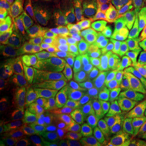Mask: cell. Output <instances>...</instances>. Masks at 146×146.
I'll return each instance as SVG.
<instances>
[{"label":"cell","mask_w":146,"mask_h":146,"mask_svg":"<svg viewBox=\"0 0 146 146\" xmlns=\"http://www.w3.org/2000/svg\"><path fill=\"white\" fill-rule=\"evenodd\" d=\"M69 109L72 111L76 120L89 119L105 114H113L109 106H101L89 102L73 106Z\"/></svg>","instance_id":"9a60e30c"},{"label":"cell","mask_w":146,"mask_h":146,"mask_svg":"<svg viewBox=\"0 0 146 146\" xmlns=\"http://www.w3.org/2000/svg\"><path fill=\"white\" fill-rule=\"evenodd\" d=\"M0 16H8L12 18L16 25V28L22 33V12L16 5L14 0H0Z\"/></svg>","instance_id":"d6986e66"},{"label":"cell","mask_w":146,"mask_h":146,"mask_svg":"<svg viewBox=\"0 0 146 146\" xmlns=\"http://www.w3.org/2000/svg\"><path fill=\"white\" fill-rule=\"evenodd\" d=\"M25 65L10 89H16L36 98L50 84V76L33 56L29 47H25Z\"/></svg>","instance_id":"3957f363"},{"label":"cell","mask_w":146,"mask_h":146,"mask_svg":"<svg viewBox=\"0 0 146 146\" xmlns=\"http://www.w3.org/2000/svg\"><path fill=\"white\" fill-rule=\"evenodd\" d=\"M137 103L146 106V89H138Z\"/></svg>","instance_id":"ab89813d"},{"label":"cell","mask_w":146,"mask_h":146,"mask_svg":"<svg viewBox=\"0 0 146 146\" xmlns=\"http://www.w3.org/2000/svg\"><path fill=\"white\" fill-rule=\"evenodd\" d=\"M68 141H69V146H125L120 145H115V144H105L97 141H87V140H80L72 136H68Z\"/></svg>","instance_id":"d6a6232c"},{"label":"cell","mask_w":146,"mask_h":146,"mask_svg":"<svg viewBox=\"0 0 146 146\" xmlns=\"http://www.w3.org/2000/svg\"><path fill=\"white\" fill-rule=\"evenodd\" d=\"M112 110L113 114L128 118L129 116L136 115L137 113L146 111V106L139 103H127L117 102L109 106Z\"/></svg>","instance_id":"ffe728a7"},{"label":"cell","mask_w":146,"mask_h":146,"mask_svg":"<svg viewBox=\"0 0 146 146\" xmlns=\"http://www.w3.org/2000/svg\"><path fill=\"white\" fill-rule=\"evenodd\" d=\"M14 2L16 3V4L18 6V7L20 8V10L22 12V11L25 8V7L29 3V0H14Z\"/></svg>","instance_id":"60d3db41"},{"label":"cell","mask_w":146,"mask_h":146,"mask_svg":"<svg viewBox=\"0 0 146 146\" xmlns=\"http://www.w3.org/2000/svg\"><path fill=\"white\" fill-rule=\"evenodd\" d=\"M88 75L86 73L76 72L68 76L60 77L57 84L67 89H80L85 84Z\"/></svg>","instance_id":"7402d4cb"},{"label":"cell","mask_w":146,"mask_h":146,"mask_svg":"<svg viewBox=\"0 0 146 146\" xmlns=\"http://www.w3.org/2000/svg\"><path fill=\"white\" fill-rule=\"evenodd\" d=\"M110 81V76H109L94 75V76H88L84 84L98 87V88H103L106 89V88L108 86Z\"/></svg>","instance_id":"4dcf8cb0"},{"label":"cell","mask_w":146,"mask_h":146,"mask_svg":"<svg viewBox=\"0 0 146 146\" xmlns=\"http://www.w3.org/2000/svg\"><path fill=\"white\" fill-rule=\"evenodd\" d=\"M59 110V115H60V127L62 131L67 132L75 125V116L72 111L70 109H62Z\"/></svg>","instance_id":"83f0119b"},{"label":"cell","mask_w":146,"mask_h":146,"mask_svg":"<svg viewBox=\"0 0 146 146\" xmlns=\"http://www.w3.org/2000/svg\"><path fill=\"white\" fill-rule=\"evenodd\" d=\"M137 89H146V76L141 72H131Z\"/></svg>","instance_id":"d590c367"},{"label":"cell","mask_w":146,"mask_h":146,"mask_svg":"<svg viewBox=\"0 0 146 146\" xmlns=\"http://www.w3.org/2000/svg\"><path fill=\"white\" fill-rule=\"evenodd\" d=\"M48 13L50 16V21L53 25L63 34V36L72 44L68 31V23L66 19L65 9L63 8V0H49L48 3Z\"/></svg>","instance_id":"5bb4252c"},{"label":"cell","mask_w":146,"mask_h":146,"mask_svg":"<svg viewBox=\"0 0 146 146\" xmlns=\"http://www.w3.org/2000/svg\"><path fill=\"white\" fill-rule=\"evenodd\" d=\"M145 53H146V47H145Z\"/></svg>","instance_id":"ee69618b"},{"label":"cell","mask_w":146,"mask_h":146,"mask_svg":"<svg viewBox=\"0 0 146 146\" xmlns=\"http://www.w3.org/2000/svg\"><path fill=\"white\" fill-rule=\"evenodd\" d=\"M134 54L137 58L141 69L146 68V53L145 51V47H136L134 50Z\"/></svg>","instance_id":"74e56055"},{"label":"cell","mask_w":146,"mask_h":146,"mask_svg":"<svg viewBox=\"0 0 146 146\" xmlns=\"http://www.w3.org/2000/svg\"><path fill=\"white\" fill-rule=\"evenodd\" d=\"M98 61L101 63H104L106 66L110 68L119 69V61L117 55H110V56H103V57L98 58Z\"/></svg>","instance_id":"8d00e7d4"},{"label":"cell","mask_w":146,"mask_h":146,"mask_svg":"<svg viewBox=\"0 0 146 146\" xmlns=\"http://www.w3.org/2000/svg\"><path fill=\"white\" fill-rule=\"evenodd\" d=\"M125 146H145L143 134L134 126L131 129L129 136L125 142Z\"/></svg>","instance_id":"f546056e"},{"label":"cell","mask_w":146,"mask_h":146,"mask_svg":"<svg viewBox=\"0 0 146 146\" xmlns=\"http://www.w3.org/2000/svg\"><path fill=\"white\" fill-rule=\"evenodd\" d=\"M120 16L136 47H146V0H121Z\"/></svg>","instance_id":"277c9868"},{"label":"cell","mask_w":146,"mask_h":146,"mask_svg":"<svg viewBox=\"0 0 146 146\" xmlns=\"http://www.w3.org/2000/svg\"><path fill=\"white\" fill-rule=\"evenodd\" d=\"M115 54L118 57L119 69L129 72H141V67L134 53L130 51H122L117 52Z\"/></svg>","instance_id":"44dd1931"},{"label":"cell","mask_w":146,"mask_h":146,"mask_svg":"<svg viewBox=\"0 0 146 146\" xmlns=\"http://www.w3.org/2000/svg\"><path fill=\"white\" fill-rule=\"evenodd\" d=\"M80 91L86 99L92 100L96 96H98V94H102V92L106 91V89H103V88H98V87H94V86H91V85L84 84Z\"/></svg>","instance_id":"e575fe53"},{"label":"cell","mask_w":146,"mask_h":146,"mask_svg":"<svg viewBox=\"0 0 146 146\" xmlns=\"http://www.w3.org/2000/svg\"><path fill=\"white\" fill-rule=\"evenodd\" d=\"M84 53L76 48H68L53 59L52 64L58 76L63 77L78 72Z\"/></svg>","instance_id":"9c48e42d"},{"label":"cell","mask_w":146,"mask_h":146,"mask_svg":"<svg viewBox=\"0 0 146 146\" xmlns=\"http://www.w3.org/2000/svg\"><path fill=\"white\" fill-rule=\"evenodd\" d=\"M43 28L49 57L50 61H52L54 58L68 50V42L61 35V33L57 29H54L50 21H48Z\"/></svg>","instance_id":"4fadbf2b"},{"label":"cell","mask_w":146,"mask_h":146,"mask_svg":"<svg viewBox=\"0 0 146 146\" xmlns=\"http://www.w3.org/2000/svg\"><path fill=\"white\" fill-rule=\"evenodd\" d=\"M1 146H12L11 145L10 138L6 127H4L1 131Z\"/></svg>","instance_id":"f35d334b"},{"label":"cell","mask_w":146,"mask_h":146,"mask_svg":"<svg viewBox=\"0 0 146 146\" xmlns=\"http://www.w3.org/2000/svg\"><path fill=\"white\" fill-rule=\"evenodd\" d=\"M137 88L131 89H116L112 94L118 102L127 103H137Z\"/></svg>","instance_id":"d4e9b609"},{"label":"cell","mask_w":146,"mask_h":146,"mask_svg":"<svg viewBox=\"0 0 146 146\" xmlns=\"http://www.w3.org/2000/svg\"><path fill=\"white\" fill-rule=\"evenodd\" d=\"M85 99L80 89H68L66 98L60 107H71L82 103Z\"/></svg>","instance_id":"484cf974"},{"label":"cell","mask_w":146,"mask_h":146,"mask_svg":"<svg viewBox=\"0 0 146 146\" xmlns=\"http://www.w3.org/2000/svg\"><path fill=\"white\" fill-rule=\"evenodd\" d=\"M132 127L128 118L105 114L89 119L76 120L72 129L65 133L80 140L120 145L127 139Z\"/></svg>","instance_id":"6da1fadb"},{"label":"cell","mask_w":146,"mask_h":146,"mask_svg":"<svg viewBox=\"0 0 146 146\" xmlns=\"http://www.w3.org/2000/svg\"><path fill=\"white\" fill-rule=\"evenodd\" d=\"M134 127H136L143 135H146V111L137 113L128 117Z\"/></svg>","instance_id":"1f68e13d"},{"label":"cell","mask_w":146,"mask_h":146,"mask_svg":"<svg viewBox=\"0 0 146 146\" xmlns=\"http://www.w3.org/2000/svg\"><path fill=\"white\" fill-rule=\"evenodd\" d=\"M25 49L23 54L16 61L1 68L0 72V84L1 88L9 89L11 86L16 81L17 77L22 72L23 68L25 65Z\"/></svg>","instance_id":"2e32d148"},{"label":"cell","mask_w":146,"mask_h":146,"mask_svg":"<svg viewBox=\"0 0 146 146\" xmlns=\"http://www.w3.org/2000/svg\"><path fill=\"white\" fill-rule=\"evenodd\" d=\"M134 88H136V84L131 72L117 69L110 76V81L106 90L112 94L116 89H131Z\"/></svg>","instance_id":"ac0fdd59"},{"label":"cell","mask_w":146,"mask_h":146,"mask_svg":"<svg viewBox=\"0 0 146 146\" xmlns=\"http://www.w3.org/2000/svg\"><path fill=\"white\" fill-rule=\"evenodd\" d=\"M64 9L72 42L84 51H93L104 34V18L98 12L80 6L66 5Z\"/></svg>","instance_id":"7a4b0ae2"},{"label":"cell","mask_w":146,"mask_h":146,"mask_svg":"<svg viewBox=\"0 0 146 146\" xmlns=\"http://www.w3.org/2000/svg\"><path fill=\"white\" fill-rule=\"evenodd\" d=\"M26 46L29 47L33 56L35 57L38 63L42 65V67L52 79H56L58 77L57 74L54 72V69L50 66V57L47 50L46 44L45 41V30L44 28L40 29L36 33L33 34L29 37L26 42Z\"/></svg>","instance_id":"30bf717a"},{"label":"cell","mask_w":146,"mask_h":146,"mask_svg":"<svg viewBox=\"0 0 146 146\" xmlns=\"http://www.w3.org/2000/svg\"><path fill=\"white\" fill-rule=\"evenodd\" d=\"M68 89L50 83L46 89L35 100V113L50 107L61 106L66 98Z\"/></svg>","instance_id":"7c38bea8"},{"label":"cell","mask_w":146,"mask_h":146,"mask_svg":"<svg viewBox=\"0 0 146 146\" xmlns=\"http://www.w3.org/2000/svg\"><path fill=\"white\" fill-rule=\"evenodd\" d=\"M26 118L27 115L14 118L6 126L12 146H28L25 137Z\"/></svg>","instance_id":"e0dca14e"},{"label":"cell","mask_w":146,"mask_h":146,"mask_svg":"<svg viewBox=\"0 0 146 146\" xmlns=\"http://www.w3.org/2000/svg\"><path fill=\"white\" fill-rule=\"evenodd\" d=\"M104 34L111 50L115 52L132 51L136 49L128 29L120 16L119 7L111 11L106 20Z\"/></svg>","instance_id":"5b68a950"},{"label":"cell","mask_w":146,"mask_h":146,"mask_svg":"<svg viewBox=\"0 0 146 146\" xmlns=\"http://www.w3.org/2000/svg\"><path fill=\"white\" fill-rule=\"evenodd\" d=\"M117 69L110 68L104 63H101L98 59L94 62L89 68V72L87 73L88 76H94V75H103V76H111Z\"/></svg>","instance_id":"f1b7e54d"},{"label":"cell","mask_w":146,"mask_h":146,"mask_svg":"<svg viewBox=\"0 0 146 146\" xmlns=\"http://www.w3.org/2000/svg\"><path fill=\"white\" fill-rule=\"evenodd\" d=\"M141 72L143 73L144 75H145L146 76V68L145 69H141Z\"/></svg>","instance_id":"7bdbcfd3"},{"label":"cell","mask_w":146,"mask_h":146,"mask_svg":"<svg viewBox=\"0 0 146 146\" xmlns=\"http://www.w3.org/2000/svg\"><path fill=\"white\" fill-rule=\"evenodd\" d=\"M25 137L28 146H48L46 126L42 112L27 115Z\"/></svg>","instance_id":"8fae6325"},{"label":"cell","mask_w":146,"mask_h":146,"mask_svg":"<svg viewBox=\"0 0 146 146\" xmlns=\"http://www.w3.org/2000/svg\"><path fill=\"white\" fill-rule=\"evenodd\" d=\"M49 0H29L25 8L22 11V25L25 42L33 34L36 33L48 22L46 10Z\"/></svg>","instance_id":"52a82bcc"},{"label":"cell","mask_w":146,"mask_h":146,"mask_svg":"<svg viewBox=\"0 0 146 146\" xmlns=\"http://www.w3.org/2000/svg\"><path fill=\"white\" fill-rule=\"evenodd\" d=\"M92 101L101 106H110L118 102L115 98V96L106 90L96 96L92 99Z\"/></svg>","instance_id":"836d02e7"},{"label":"cell","mask_w":146,"mask_h":146,"mask_svg":"<svg viewBox=\"0 0 146 146\" xmlns=\"http://www.w3.org/2000/svg\"><path fill=\"white\" fill-rule=\"evenodd\" d=\"M26 47L24 34L16 30L10 37L0 42V66H5L14 63L23 54Z\"/></svg>","instance_id":"ba28073f"},{"label":"cell","mask_w":146,"mask_h":146,"mask_svg":"<svg viewBox=\"0 0 146 146\" xmlns=\"http://www.w3.org/2000/svg\"><path fill=\"white\" fill-rule=\"evenodd\" d=\"M43 120L45 125L54 132H61L60 127V115L59 110L54 109H49L42 112Z\"/></svg>","instance_id":"603a6c76"},{"label":"cell","mask_w":146,"mask_h":146,"mask_svg":"<svg viewBox=\"0 0 146 146\" xmlns=\"http://www.w3.org/2000/svg\"><path fill=\"white\" fill-rule=\"evenodd\" d=\"M46 126V125H45ZM48 146H69L68 136L51 131L46 126Z\"/></svg>","instance_id":"4316f807"},{"label":"cell","mask_w":146,"mask_h":146,"mask_svg":"<svg viewBox=\"0 0 146 146\" xmlns=\"http://www.w3.org/2000/svg\"><path fill=\"white\" fill-rule=\"evenodd\" d=\"M17 28L14 20L8 16H0V41L7 39Z\"/></svg>","instance_id":"cb8c5ba5"},{"label":"cell","mask_w":146,"mask_h":146,"mask_svg":"<svg viewBox=\"0 0 146 146\" xmlns=\"http://www.w3.org/2000/svg\"><path fill=\"white\" fill-rule=\"evenodd\" d=\"M1 109L9 116H25L35 113V100L16 89H1Z\"/></svg>","instance_id":"8992f818"},{"label":"cell","mask_w":146,"mask_h":146,"mask_svg":"<svg viewBox=\"0 0 146 146\" xmlns=\"http://www.w3.org/2000/svg\"><path fill=\"white\" fill-rule=\"evenodd\" d=\"M78 1H81V2H89V3H98L102 0H78Z\"/></svg>","instance_id":"b9f144b4"}]
</instances>
